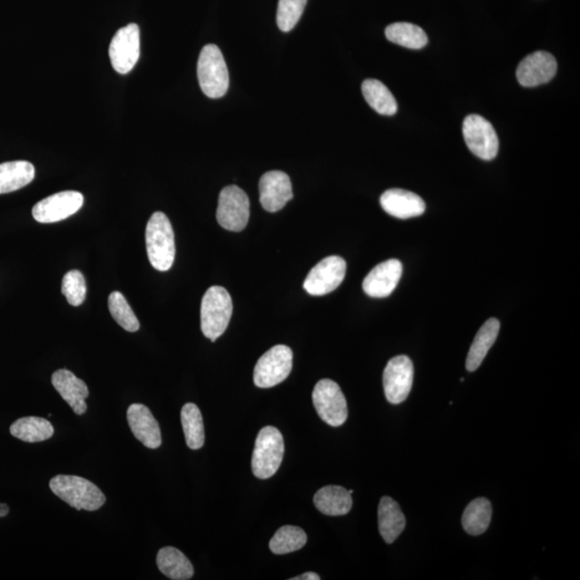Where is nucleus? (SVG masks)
<instances>
[{"instance_id":"10","label":"nucleus","mask_w":580,"mask_h":580,"mask_svg":"<svg viewBox=\"0 0 580 580\" xmlns=\"http://www.w3.org/2000/svg\"><path fill=\"white\" fill-rule=\"evenodd\" d=\"M112 67L120 74L130 73L140 59V28L131 23L114 35L109 48Z\"/></svg>"},{"instance_id":"4","label":"nucleus","mask_w":580,"mask_h":580,"mask_svg":"<svg viewBox=\"0 0 580 580\" xmlns=\"http://www.w3.org/2000/svg\"><path fill=\"white\" fill-rule=\"evenodd\" d=\"M198 80L203 94L217 99L225 96L229 88V73L222 51L216 44L201 50L197 67Z\"/></svg>"},{"instance_id":"26","label":"nucleus","mask_w":580,"mask_h":580,"mask_svg":"<svg viewBox=\"0 0 580 580\" xmlns=\"http://www.w3.org/2000/svg\"><path fill=\"white\" fill-rule=\"evenodd\" d=\"M491 516L490 501L486 498H477L466 506L463 513L462 527L470 536H481L490 527Z\"/></svg>"},{"instance_id":"23","label":"nucleus","mask_w":580,"mask_h":580,"mask_svg":"<svg viewBox=\"0 0 580 580\" xmlns=\"http://www.w3.org/2000/svg\"><path fill=\"white\" fill-rule=\"evenodd\" d=\"M35 177V167L29 161H15L0 164V195L21 190Z\"/></svg>"},{"instance_id":"25","label":"nucleus","mask_w":580,"mask_h":580,"mask_svg":"<svg viewBox=\"0 0 580 580\" xmlns=\"http://www.w3.org/2000/svg\"><path fill=\"white\" fill-rule=\"evenodd\" d=\"M10 434L27 443H38L51 439L54 435L52 424L42 417H23L10 427Z\"/></svg>"},{"instance_id":"7","label":"nucleus","mask_w":580,"mask_h":580,"mask_svg":"<svg viewBox=\"0 0 580 580\" xmlns=\"http://www.w3.org/2000/svg\"><path fill=\"white\" fill-rule=\"evenodd\" d=\"M312 398L315 410L325 424L340 427L348 419V402L335 381L319 380L314 387Z\"/></svg>"},{"instance_id":"1","label":"nucleus","mask_w":580,"mask_h":580,"mask_svg":"<svg viewBox=\"0 0 580 580\" xmlns=\"http://www.w3.org/2000/svg\"><path fill=\"white\" fill-rule=\"evenodd\" d=\"M147 257L161 272L170 270L176 258L175 232L165 213L155 212L147 222L145 231Z\"/></svg>"},{"instance_id":"15","label":"nucleus","mask_w":580,"mask_h":580,"mask_svg":"<svg viewBox=\"0 0 580 580\" xmlns=\"http://www.w3.org/2000/svg\"><path fill=\"white\" fill-rule=\"evenodd\" d=\"M556 59L551 53L538 51L528 55L521 60L517 68L518 82L525 88H534L545 84L557 74Z\"/></svg>"},{"instance_id":"18","label":"nucleus","mask_w":580,"mask_h":580,"mask_svg":"<svg viewBox=\"0 0 580 580\" xmlns=\"http://www.w3.org/2000/svg\"><path fill=\"white\" fill-rule=\"evenodd\" d=\"M380 206L391 216L408 220L424 215L426 203L416 193L393 188L386 191L380 197Z\"/></svg>"},{"instance_id":"8","label":"nucleus","mask_w":580,"mask_h":580,"mask_svg":"<svg viewBox=\"0 0 580 580\" xmlns=\"http://www.w3.org/2000/svg\"><path fill=\"white\" fill-rule=\"evenodd\" d=\"M216 218L226 231H242L249 220V200L246 192L236 185L223 188L218 198Z\"/></svg>"},{"instance_id":"33","label":"nucleus","mask_w":580,"mask_h":580,"mask_svg":"<svg viewBox=\"0 0 580 580\" xmlns=\"http://www.w3.org/2000/svg\"><path fill=\"white\" fill-rule=\"evenodd\" d=\"M62 293L70 305L80 307L86 297V282L82 273L71 270L63 278Z\"/></svg>"},{"instance_id":"27","label":"nucleus","mask_w":580,"mask_h":580,"mask_svg":"<svg viewBox=\"0 0 580 580\" xmlns=\"http://www.w3.org/2000/svg\"><path fill=\"white\" fill-rule=\"evenodd\" d=\"M366 103L378 114L386 116L395 115L398 104L391 91L379 80H365L361 86Z\"/></svg>"},{"instance_id":"30","label":"nucleus","mask_w":580,"mask_h":580,"mask_svg":"<svg viewBox=\"0 0 580 580\" xmlns=\"http://www.w3.org/2000/svg\"><path fill=\"white\" fill-rule=\"evenodd\" d=\"M307 542V533L302 528L284 526L278 529L270 541V549L276 554H286L299 551Z\"/></svg>"},{"instance_id":"11","label":"nucleus","mask_w":580,"mask_h":580,"mask_svg":"<svg viewBox=\"0 0 580 580\" xmlns=\"http://www.w3.org/2000/svg\"><path fill=\"white\" fill-rule=\"evenodd\" d=\"M414 381V365L408 356H396L384 370L383 384L387 401L400 404L408 399Z\"/></svg>"},{"instance_id":"31","label":"nucleus","mask_w":580,"mask_h":580,"mask_svg":"<svg viewBox=\"0 0 580 580\" xmlns=\"http://www.w3.org/2000/svg\"><path fill=\"white\" fill-rule=\"evenodd\" d=\"M109 311L115 322L126 332L136 333L140 329L139 320L132 311L123 294L114 292L110 294Z\"/></svg>"},{"instance_id":"2","label":"nucleus","mask_w":580,"mask_h":580,"mask_svg":"<svg viewBox=\"0 0 580 580\" xmlns=\"http://www.w3.org/2000/svg\"><path fill=\"white\" fill-rule=\"evenodd\" d=\"M50 490L76 511L95 512L99 510L106 500L104 492L94 482L80 476H55L50 481Z\"/></svg>"},{"instance_id":"34","label":"nucleus","mask_w":580,"mask_h":580,"mask_svg":"<svg viewBox=\"0 0 580 580\" xmlns=\"http://www.w3.org/2000/svg\"><path fill=\"white\" fill-rule=\"evenodd\" d=\"M320 577L318 574L314 572H308L302 575H299L297 577L292 578V580H319Z\"/></svg>"},{"instance_id":"12","label":"nucleus","mask_w":580,"mask_h":580,"mask_svg":"<svg viewBox=\"0 0 580 580\" xmlns=\"http://www.w3.org/2000/svg\"><path fill=\"white\" fill-rule=\"evenodd\" d=\"M346 262L340 256H329L318 263L305 278L303 287L312 296H325L342 284Z\"/></svg>"},{"instance_id":"22","label":"nucleus","mask_w":580,"mask_h":580,"mask_svg":"<svg viewBox=\"0 0 580 580\" xmlns=\"http://www.w3.org/2000/svg\"><path fill=\"white\" fill-rule=\"evenodd\" d=\"M500 328V322L497 318H490L478 330L476 337L471 345L469 354H467L466 365L469 372H474L480 368L492 345L495 344Z\"/></svg>"},{"instance_id":"13","label":"nucleus","mask_w":580,"mask_h":580,"mask_svg":"<svg viewBox=\"0 0 580 580\" xmlns=\"http://www.w3.org/2000/svg\"><path fill=\"white\" fill-rule=\"evenodd\" d=\"M84 197L79 192L67 191L39 201L33 208V216L42 223H52L66 220L82 208Z\"/></svg>"},{"instance_id":"19","label":"nucleus","mask_w":580,"mask_h":580,"mask_svg":"<svg viewBox=\"0 0 580 580\" xmlns=\"http://www.w3.org/2000/svg\"><path fill=\"white\" fill-rule=\"evenodd\" d=\"M52 385L76 415L85 414L88 411L85 400L90 396L89 387L85 381L76 378L71 371L60 369L53 373Z\"/></svg>"},{"instance_id":"3","label":"nucleus","mask_w":580,"mask_h":580,"mask_svg":"<svg viewBox=\"0 0 580 580\" xmlns=\"http://www.w3.org/2000/svg\"><path fill=\"white\" fill-rule=\"evenodd\" d=\"M232 315V300L227 290L212 286L207 290L201 302V330L212 342L226 332Z\"/></svg>"},{"instance_id":"28","label":"nucleus","mask_w":580,"mask_h":580,"mask_svg":"<svg viewBox=\"0 0 580 580\" xmlns=\"http://www.w3.org/2000/svg\"><path fill=\"white\" fill-rule=\"evenodd\" d=\"M387 39L401 47L419 50L428 43V35L417 25L400 22L389 25L385 30Z\"/></svg>"},{"instance_id":"35","label":"nucleus","mask_w":580,"mask_h":580,"mask_svg":"<svg viewBox=\"0 0 580 580\" xmlns=\"http://www.w3.org/2000/svg\"><path fill=\"white\" fill-rule=\"evenodd\" d=\"M9 506L4 503H0V518L6 517L9 513Z\"/></svg>"},{"instance_id":"9","label":"nucleus","mask_w":580,"mask_h":580,"mask_svg":"<svg viewBox=\"0 0 580 580\" xmlns=\"http://www.w3.org/2000/svg\"><path fill=\"white\" fill-rule=\"evenodd\" d=\"M463 138L469 150L482 161L495 160L498 152V138L490 121L482 116L471 114L463 121Z\"/></svg>"},{"instance_id":"29","label":"nucleus","mask_w":580,"mask_h":580,"mask_svg":"<svg viewBox=\"0 0 580 580\" xmlns=\"http://www.w3.org/2000/svg\"><path fill=\"white\" fill-rule=\"evenodd\" d=\"M181 422L187 446L193 451L200 450L205 445L206 435L200 408L193 404L183 406Z\"/></svg>"},{"instance_id":"21","label":"nucleus","mask_w":580,"mask_h":580,"mask_svg":"<svg viewBox=\"0 0 580 580\" xmlns=\"http://www.w3.org/2000/svg\"><path fill=\"white\" fill-rule=\"evenodd\" d=\"M314 505L328 516H343L352 510V495L340 486H325L314 496Z\"/></svg>"},{"instance_id":"14","label":"nucleus","mask_w":580,"mask_h":580,"mask_svg":"<svg viewBox=\"0 0 580 580\" xmlns=\"http://www.w3.org/2000/svg\"><path fill=\"white\" fill-rule=\"evenodd\" d=\"M294 197L292 182L283 171L264 173L259 181V200L264 210L276 213Z\"/></svg>"},{"instance_id":"6","label":"nucleus","mask_w":580,"mask_h":580,"mask_svg":"<svg viewBox=\"0 0 580 580\" xmlns=\"http://www.w3.org/2000/svg\"><path fill=\"white\" fill-rule=\"evenodd\" d=\"M293 369V350L277 345L264 353L254 369V383L259 388H271L288 378Z\"/></svg>"},{"instance_id":"24","label":"nucleus","mask_w":580,"mask_h":580,"mask_svg":"<svg viewBox=\"0 0 580 580\" xmlns=\"http://www.w3.org/2000/svg\"><path fill=\"white\" fill-rule=\"evenodd\" d=\"M156 562L160 571L173 580H188L195 573L190 560L175 547L161 548L157 553Z\"/></svg>"},{"instance_id":"16","label":"nucleus","mask_w":580,"mask_h":580,"mask_svg":"<svg viewBox=\"0 0 580 580\" xmlns=\"http://www.w3.org/2000/svg\"><path fill=\"white\" fill-rule=\"evenodd\" d=\"M404 266L398 259H389L369 272L363 283L364 292L372 298H386L400 282Z\"/></svg>"},{"instance_id":"20","label":"nucleus","mask_w":580,"mask_h":580,"mask_svg":"<svg viewBox=\"0 0 580 580\" xmlns=\"http://www.w3.org/2000/svg\"><path fill=\"white\" fill-rule=\"evenodd\" d=\"M379 530L387 544H393L404 531L406 521L398 502L383 497L379 506Z\"/></svg>"},{"instance_id":"17","label":"nucleus","mask_w":580,"mask_h":580,"mask_svg":"<svg viewBox=\"0 0 580 580\" xmlns=\"http://www.w3.org/2000/svg\"><path fill=\"white\" fill-rule=\"evenodd\" d=\"M127 420L132 435L147 449L156 450L161 447L160 425L147 406L139 404H131L127 410Z\"/></svg>"},{"instance_id":"32","label":"nucleus","mask_w":580,"mask_h":580,"mask_svg":"<svg viewBox=\"0 0 580 580\" xmlns=\"http://www.w3.org/2000/svg\"><path fill=\"white\" fill-rule=\"evenodd\" d=\"M308 0H279L277 13V23L284 33L293 30L307 6Z\"/></svg>"},{"instance_id":"5","label":"nucleus","mask_w":580,"mask_h":580,"mask_svg":"<svg viewBox=\"0 0 580 580\" xmlns=\"http://www.w3.org/2000/svg\"><path fill=\"white\" fill-rule=\"evenodd\" d=\"M284 439L281 432L274 427H264L257 435L252 457L253 474L259 480L272 477L282 465Z\"/></svg>"}]
</instances>
